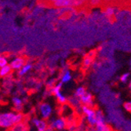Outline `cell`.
Returning a JSON list of instances; mask_svg holds the SVG:
<instances>
[{"label": "cell", "mask_w": 131, "mask_h": 131, "mask_svg": "<svg viewBox=\"0 0 131 131\" xmlns=\"http://www.w3.org/2000/svg\"><path fill=\"white\" fill-rule=\"evenodd\" d=\"M24 115L20 112H6L0 113V127L3 129H10L14 125L22 123Z\"/></svg>", "instance_id": "1"}, {"label": "cell", "mask_w": 131, "mask_h": 131, "mask_svg": "<svg viewBox=\"0 0 131 131\" xmlns=\"http://www.w3.org/2000/svg\"><path fill=\"white\" fill-rule=\"evenodd\" d=\"M82 112L86 117V121L91 127H94L97 124V118H96V110L93 108L87 106H82Z\"/></svg>", "instance_id": "2"}, {"label": "cell", "mask_w": 131, "mask_h": 131, "mask_svg": "<svg viewBox=\"0 0 131 131\" xmlns=\"http://www.w3.org/2000/svg\"><path fill=\"white\" fill-rule=\"evenodd\" d=\"M39 112L42 119H49L53 114V106L47 102H42L39 105Z\"/></svg>", "instance_id": "3"}, {"label": "cell", "mask_w": 131, "mask_h": 131, "mask_svg": "<svg viewBox=\"0 0 131 131\" xmlns=\"http://www.w3.org/2000/svg\"><path fill=\"white\" fill-rule=\"evenodd\" d=\"M67 123L66 120L64 118H53L52 120H50V123L48 124V127L52 129L53 130H59L61 131L66 128Z\"/></svg>", "instance_id": "4"}, {"label": "cell", "mask_w": 131, "mask_h": 131, "mask_svg": "<svg viewBox=\"0 0 131 131\" xmlns=\"http://www.w3.org/2000/svg\"><path fill=\"white\" fill-rule=\"evenodd\" d=\"M82 4V1H70V0H56L53 2L54 6L58 8H66L71 6H78V4Z\"/></svg>", "instance_id": "5"}, {"label": "cell", "mask_w": 131, "mask_h": 131, "mask_svg": "<svg viewBox=\"0 0 131 131\" xmlns=\"http://www.w3.org/2000/svg\"><path fill=\"white\" fill-rule=\"evenodd\" d=\"M25 64V60L23 57H14L9 64L11 69L15 71H19Z\"/></svg>", "instance_id": "6"}, {"label": "cell", "mask_w": 131, "mask_h": 131, "mask_svg": "<svg viewBox=\"0 0 131 131\" xmlns=\"http://www.w3.org/2000/svg\"><path fill=\"white\" fill-rule=\"evenodd\" d=\"M79 101L81 104H82L84 106H87V107H90V108H93V106L94 104L93 102V97L91 93L90 92H86V93L82 96L79 98Z\"/></svg>", "instance_id": "7"}, {"label": "cell", "mask_w": 131, "mask_h": 131, "mask_svg": "<svg viewBox=\"0 0 131 131\" xmlns=\"http://www.w3.org/2000/svg\"><path fill=\"white\" fill-rule=\"evenodd\" d=\"M31 123L37 128V130H46L48 128V123L46 122V120L42 119L39 118H33L31 119Z\"/></svg>", "instance_id": "8"}, {"label": "cell", "mask_w": 131, "mask_h": 131, "mask_svg": "<svg viewBox=\"0 0 131 131\" xmlns=\"http://www.w3.org/2000/svg\"><path fill=\"white\" fill-rule=\"evenodd\" d=\"M12 103H13V105L14 107V109L16 112H20L22 108H23V106H24V101L23 100L17 96H15L12 98Z\"/></svg>", "instance_id": "9"}, {"label": "cell", "mask_w": 131, "mask_h": 131, "mask_svg": "<svg viewBox=\"0 0 131 131\" xmlns=\"http://www.w3.org/2000/svg\"><path fill=\"white\" fill-rule=\"evenodd\" d=\"M32 68H33V65L31 63H25V65H24L19 71H17V75L20 77L25 76L29 72Z\"/></svg>", "instance_id": "10"}, {"label": "cell", "mask_w": 131, "mask_h": 131, "mask_svg": "<svg viewBox=\"0 0 131 131\" xmlns=\"http://www.w3.org/2000/svg\"><path fill=\"white\" fill-rule=\"evenodd\" d=\"M71 79H72V75H71V71L68 69L64 70L61 75V82L62 84H64V83H68L71 82Z\"/></svg>", "instance_id": "11"}, {"label": "cell", "mask_w": 131, "mask_h": 131, "mask_svg": "<svg viewBox=\"0 0 131 131\" xmlns=\"http://www.w3.org/2000/svg\"><path fill=\"white\" fill-rule=\"evenodd\" d=\"M12 70L10 66L9 65V64L7 65H5L2 68H0V77L1 78H6L8 77L11 72H12Z\"/></svg>", "instance_id": "12"}, {"label": "cell", "mask_w": 131, "mask_h": 131, "mask_svg": "<svg viewBox=\"0 0 131 131\" xmlns=\"http://www.w3.org/2000/svg\"><path fill=\"white\" fill-rule=\"evenodd\" d=\"M9 131H28L27 125L25 123H20L10 128Z\"/></svg>", "instance_id": "13"}, {"label": "cell", "mask_w": 131, "mask_h": 131, "mask_svg": "<svg viewBox=\"0 0 131 131\" xmlns=\"http://www.w3.org/2000/svg\"><path fill=\"white\" fill-rule=\"evenodd\" d=\"M55 97L57 98V101L58 103H60L61 104H65L68 102V97L65 96L64 94H63L61 92L58 93L57 94L55 95Z\"/></svg>", "instance_id": "14"}, {"label": "cell", "mask_w": 131, "mask_h": 131, "mask_svg": "<svg viewBox=\"0 0 131 131\" xmlns=\"http://www.w3.org/2000/svg\"><path fill=\"white\" fill-rule=\"evenodd\" d=\"M86 92V90L85 87L83 86H79L76 88L75 91V93H74V97H77V98H80L82 96H83Z\"/></svg>", "instance_id": "15"}, {"label": "cell", "mask_w": 131, "mask_h": 131, "mask_svg": "<svg viewBox=\"0 0 131 131\" xmlns=\"http://www.w3.org/2000/svg\"><path fill=\"white\" fill-rule=\"evenodd\" d=\"M93 128H94V131H110V128L107 123L96 124V126Z\"/></svg>", "instance_id": "16"}, {"label": "cell", "mask_w": 131, "mask_h": 131, "mask_svg": "<svg viewBox=\"0 0 131 131\" xmlns=\"http://www.w3.org/2000/svg\"><path fill=\"white\" fill-rule=\"evenodd\" d=\"M62 86H63V84H62V83H61V82H58V83H56L55 86H54L53 88H51V89H50V92H51V93H52V94H53L54 96H55V95H56V94H57L58 93L61 92Z\"/></svg>", "instance_id": "17"}, {"label": "cell", "mask_w": 131, "mask_h": 131, "mask_svg": "<svg viewBox=\"0 0 131 131\" xmlns=\"http://www.w3.org/2000/svg\"><path fill=\"white\" fill-rule=\"evenodd\" d=\"M129 76H130L129 72H125V73H123V74L120 76L119 80H120V82H121L122 83H124V84H125V83H127V82L129 81Z\"/></svg>", "instance_id": "18"}, {"label": "cell", "mask_w": 131, "mask_h": 131, "mask_svg": "<svg viewBox=\"0 0 131 131\" xmlns=\"http://www.w3.org/2000/svg\"><path fill=\"white\" fill-rule=\"evenodd\" d=\"M7 64H8V59L3 55H0V68Z\"/></svg>", "instance_id": "19"}, {"label": "cell", "mask_w": 131, "mask_h": 131, "mask_svg": "<svg viewBox=\"0 0 131 131\" xmlns=\"http://www.w3.org/2000/svg\"><path fill=\"white\" fill-rule=\"evenodd\" d=\"M70 103L71 105H73V106H78V104H80V101H79V99L75 97H70V100H69Z\"/></svg>", "instance_id": "20"}, {"label": "cell", "mask_w": 131, "mask_h": 131, "mask_svg": "<svg viewBox=\"0 0 131 131\" xmlns=\"http://www.w3.org/2000/svg\"><path fill=\"white\" fill-rule=\"evenodd\" d=\"M55 84H56V80H55L54 79H50V80H48V81H47V82H46V86L48 87V88H50V89L53 88V87L55 86Z\"/></svg>", "instance_id": "21"}, {"label": "cell", "mask_w": 131, "mask_h": 131, "mask_svg": "<svg viewBox=\"0 0 131 131\" xmlns=\"http://www.w3.org/2000/svg\"><path fill=\"white\" fill-rule=\"evenodd\" d=\"M92 64V59L89 57H86L83 60V65L85 67H90Z\"/></svg>", "instance_id": "22"}, {"label": "cell", "mask_w": 131, "mask_h": 131, "mask_svg": "<svg viewBox=\"0 0 131 131\" xmlns=\"http://www.w3.org/2000/svg\"><path fill=\"white\" fill-rule=\"evenodd\" d=\"M123 108L124 109L128 112H131V102L130 101H126L123 104Z\"/></svg>", "instance_id": "23"}, {"label": "cell", "mask_w": 131, "mask_h": 131, "mask_svg": "<svg viewBox=\"0 0 131 131\" xmlns=\"http://www.w3.org/2000/svg\"><path fill=\"white\" fill-rule=\"evenodd\" d=\"M114 9L113 8H112V7H109V8H108L106 9V11H105V14H107V15H112V14H114Z\"/></svg>", "instance_id": "24"}, {"label": "cell", "mask_w": 131, "mask_h": 131, "mask_svg": "<svg viewBox=\"0 0 131 131\" xmlns=\"http://www.w3.org/2000/svg\"><path fill=\"white\" fill-rule=\"evenodd\" d=\"M46 131H54V130H53L52 129H50V128H47V129H46Z\"/></svg>", "instance_id": "25"}, {"label": "cell", "mask_w": 131, "mask_h": 131, "mask_svg": "<svg viewBox=\"0 0 131 131\" xmlns=\"http://www.w3.org/2000/svg\"><path fill=\"white\" fill-rule=\"evenodd\" d=\"M129 89H131V83H130V82L129 83Z\"/></svg>", "instance_id": "26"}, {"label": "cell", "mask_w": 131, "mask_h": 131, "mask_svg": "<svg viewBox=\"0 0 131 131\" xmlns=\"http://www.w3.org/2000/svg\"><path fill=\"white\" fill-rule=\"evenodd\" d=\"M37 131H46V130H37Z\"/></svg>", "instance_id": "27"}]
</instances>
